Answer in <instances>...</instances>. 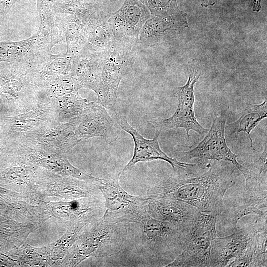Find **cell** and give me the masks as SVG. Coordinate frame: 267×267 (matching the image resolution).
<instances>
[{"label":"cell","instance_id":"1","mask_svg":"<svg viewBox=\"0 0 267 267\" xmlns=\"http://www.w3.org/2000/svg\"><path fill=\"white\" fill-rule=\"evenodd\" d=\"M213 161L208 162L206 170L197 175L189 174L186 167L173 172L171 176L150 187L147 197L180 201L201 212L219 216L223 196L235 185L240 172L229 162Z\"/></svg>","mask_w":267,"mask_h":267},{"label":"cell","instance_id":"2","mask_svg":"<svg viewBox=\"0 0 267 267\" xmlns=\"http://www.w3.org/2000/svg\"><path fill=\"white\" fill-rule=\"evenodd\" d=\"M229 114V107L223 105L219 114H213L210 129L203 139L193 148L187 151H175V155L183 161L197 159L198 164L204 165L213 161H224L232 164L242 173L245 183L258 181L261 177L258 173L240 164L234 153L228 147L225 138V126Z\"/></svg>","mask_w":267,"mask_h":267},{"label":"cell","instance_id":"3","mask_svg":"<svg viewBox=\"0 0 267 267\" xmlns=\"http://www.w3.org/2000/svg\"><path fill=\"white\" fill-rule=\"evenodd\" d=\"M140 224L142 247L149 259L165 267L182 251L187 233L178 226L155 219L148 214Z\"/></svg>","mask_w":267,"mask_h":267},{"label":"cell","instance_id":"4","mask_svg":"<svg viewBox=\"0 0 267 267\" xmlns=\"http://www.w3.org/2000/svg\"><path fill=\"white\" fill-rule=\"evenodd\" d=\"M132 47L115 41L110 48L99 54L100 76L97 103L111 113L117 112V90L120 83L134 62Z\"/></svg>","mask_w":267,"mask_h":267},{"label":"cell","instance_id":"5","mask_svg":"<svg viewBox=\"0 0 267 267\" xmlns=\"http://www.w3.org/2000/svg\"><path fill=\"white\" fill-rule=\"evenodd\" d=\"M120 173L103 179L98 188L105 199V212L101 217L107 223L133 222L141 224L148 214L149 197L128 193L120 186Z\"/></svg>","mask_w":267,"mask_h":267},{"label":"cell","instance_id":"6","mask_svg":"<svg viewBox=\"0 0 267 267\" xmlns=\"http://www.w3.org/2000/svg\"><path fill=\"white\" fill-rule=\"evenodd\" d=\"M217 216L200 212L185 237L182 251L165 267H208L212 244L218 236Z\"/></svg>","mask_w":267,"mask_h":267},{"label":"cell","instance_id":"7","mask_svg":"<svg viewBox=\"0 0 267 267\" xmlns=\"http://www.w3.org/2000/svg\"><path fill=\"white\" fill-rule=\"evenodd\" d=\"M187 71V82L184 85L178 87L174 92V96L178 101L175 111L170 117L162 120L158 124V130L184 128L189 140L190 131H195L204 137L209 129L204 128L198 122L194 108V86L202 75L203 65L198 60H191L188 62Z\"/></svg>","mask_w":267,"mask_h":267},{"label":"cell","instance_id":"8","mask_svg":"<svg viewBox=\"0 0 267 267\" xmlns=\"http://www.w3.org/2000/svg\"><path fill=\"white\" fill-rule=\"evenodd\" d=\"M92 225L75 247L72 265H76L90 256H111L121 251L127 234L123 222L107 223L100 218L96 219Z\"/></svg>","mask_w":267,"mask_h":267},{"label":"cell","instance_id":"9","mask_svg":"<svg viewBox=\"0 0 267 267\" xmlns=\"http://www.w3.org/2000/svg\"><path fill=\"white\" fill-rule=\"evenodd\" d=\"M150 16L146 6L139 0H125L108 22L115 40L132 47L138 41L140 31Z\"/></svg>","mask_w":267,"mask_h":267},{"label":"cell","instance_id":"10","mask_svg":"<svg viewBox=\"0 0 267 267\" xmlns=\"http://www.w3.org/2000/svg\"><path fill=\"white\" fill-rule=\"evenodd\" d=\"M111 115L119 128L131 135L134 143L133 156L123 170L119 172L120 174L134 168L135 164L139 162L164 160L171 165L173 172L192 165L180 161L176 158H171L162 151L158 141L161 132L160 130H157L152 139H146L128 123L125 115L122 114L117 111L111 113Z\"/></svg>","mask_w":267,"mask_h":267},{"label":"cell","instance_id":"11","mask_svg":"<svg viewBox=\"0 0 267 267\" xmlns=\"http://www.w3.org/2000/svg\"><path fill=\"white\" fill-rule=\"evenodd\" d=\"M70 123L80 142L91 137H101L111 144L119 136L120 128L118 124L108 110L96 102Z\"/></svg>","mask_w":267,"mask_h":267},{"label":"cell","instance_id":"12","mask_svg":"<svg viewBox=\"0 0 267 267\" xmlns=\"http://www.w3.org/2000/svg\"><path fill=\"white\" fill-rule=\"evenodd\" d=\"M84 3L81 19L84 41L91 52L99 55L109 50L115 42L108 22L110 15L91 0Z\"/></svg>","mask_w":267,"mask_h":267},{"label":"cell","instance_id":"13","mask_svg":"<svg viewBox=\"0 0 267 267\" xmlns=\"http://www.w3.org/2000/svg\"><path fill=\"white\" fill-rule=\"evenodd\" d=\"M146 209L151 217L176 225L187 233L200 213L187 203L162 198L149 197Z\"/></svg>","mask_w":267,"mask_h":267},{"label":"cell","instance_id":"14","mask_svg":"<svg viewBox=\"0 0 267 267\" xmlns=\"http://www.w3.org/2000/svg\"><path fill=\"white\" fill-rule=\"evenodd\" d=\"M257 230L253 227L236 229L233 234L217 237L213 241L208 267H226L231 261L239 258L250 244Z\"/></svg>","mask_w":267,"mask_h":267},{"label":"cell","instance_id":"15","mask_svg":"<svg viewBox=\"0 0 267 267\" xmlns=\"http://www.w3.org/2000/svg\"><path fill=\"white\" fill-rule=\"evenodd\" d=\"M267 190L260 187L244 188L241 202L231 208L227 214V222L234 232L236 224L241 218L249 214H256L259 218L267 220Z\"/></svg>","mask_w":267,"mask_h":267},{"label":"cell","instance_id":"16","mask_svg":"<svg viewBox=\"0 0 267 267\" xmlns=\"http://www.w3.org/2000/svg\"><path fill=\"white\" fill-rule=\"evenodd\" d=\"M183 28L166 19L151 16L143 25L138 41L144 46L151 47L177 37Z\"/></svg>","mask_w":267,"mask_h":267},{"label":"cell","instance_id":"17","mask_svg":"<svg viewBox=\"0 0 267 267\" xmlns=\"http://www.w3.org/2000/svg\"><path fill=\"white\" fill-rule=\"evenodd\" d=\"M100 68L98 55L91 52L82 54L75 63L72 79L78 89L85 87L96 93L100 82Z\"/></svg>","mask_w":267,"mask_h":267},{"label":"cell","instance_id":"18","mask_svg":"<svg viewBox=\"0 0 267 267\" xmlns=\"http://www.w3.org/2000/svg\"><path fill=\"white\" fill-rule=\"evenodd\" d=\"M267 116V101L265 97L263 102L259 104H249L242 111L241 116L235 121L225 126L228 136H234L237 140L240 132L247 134L253 150L257 151L253 146L251 132L259 123Z\"/></svg>","mask_w":267,"mask_h":267},{"label":"cell","instance_id":"19","mask_svg":"<svg viewBox=\"0 0 267 267\" xmlns=\"http://www.w3.org/2000/svg\"><path fill=\"white\" fill-rule=\"evenodd\" d=\"M146 6L151 16L166 19L183 29L188 26L186 14L178 8L177 0H148Z\"/></svg>","mask_w":267,"mask_h":267},{"label":"cell","instance_id":"20","mask_svg":"<svg viewBox=\"0 0 267 267\" xmlns=\"http://www.w3.org/2000/svg\"><path fill=\"white\" fill-rule=\"evenodd\" d=\"M94 102L88 103L86 99H83L75 92L63 100L60 114H62L63 119L71 121L86 112Z\"/></svg>","mask_w":267,"mask_h":267},{"label":"cell","instance_id":"21","mask_svg":"<svg viewBox=\"0 0 267 267\" xmlns=\"http://www.w3.org/2000/svg\"><path fill=\"white\" fill-rule=\"evenodd\" d=\"M267 221H264L263 227L256 233L252 267H267Z\"/></svg>","mask_w":267,"mask_h":267},{"label":"cell","instance_id":"22","mask_svg":"<svg viewBox=\"0 0 267 267\" xmlns=\"http://www.w3.org/2000/svg\"><path fill=\"white\" fill-rule=\"evenodd\" d=\"M102 10L111 15L123 4L125 0H92Z\"/></svg>","mask_w":267,"mask_h":267},{"label":"cell","instance_id":"23","mask_svg":"<svg viewBox=\"0 0 267 267\" xmlns=\"http://www.w3.org/2000/svg\"><path fill=\"white\" fill-rule=\"evenodd\" d=\"M267 144L264 146L263 152L260 155L257 160V167L258 168V174L261 177V175L263 173H267Z\"/></svg>","mask_w":267,"mask_h":267},{"label":"cell","instance_id":"24","mask_svg":"<svg viewBox=\"0 0 267 267\" xmlns=\"http://www.w3.org/2000/svg\"><path fill=\"white\" fill-rule=\"evenodd\" d=\"M262 0H251V4L252 10L255 12H259L261 8V2Z\"/></svg>","mask_w":267,"mask_h":267},{"label":"cell","instance_id":"25","mask_svg":"<svg viewBox=\"0 0 267 267\" xmlns=\"http://www.w3.org/2000/svg\"><path fill=\"white\" fill-rule=\"evenodd\" d=\"M218 0H202L201 6L203 7H207L212 6L215 4Z\"/></svg>","mask_w":267,"mask_h":267},{"label":"cell","instance_id":"26","mask_svg":"<svg viewBox=\"0 0 267 267\" xmlns=\"http://www.w3.org/2000/svg\"><path fill=\"white\" fill-rule=\"evenodd\" d=\"M139 0L141 1L142 3H143L144 5H146L148 0Z\"/></svg>","mask_w":267,"mask_h":267},{"label":"cell","instance_id":"27","mask_svg":"<svg viewBox=\"0 0 267 267\" xmlns=\"http://www.w3.org/2000/svg\"></svg>","mask_w":267,"mask_h":267}]
</instances>
